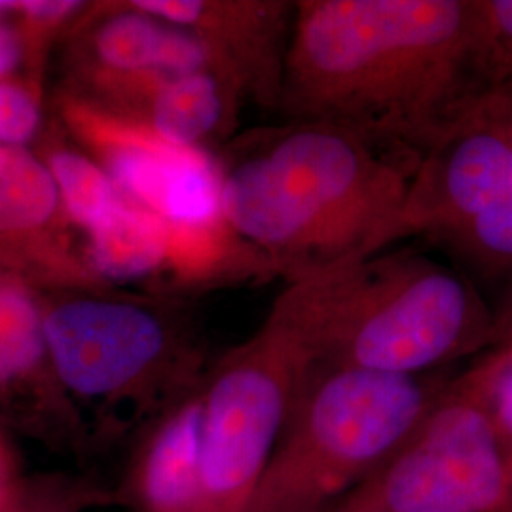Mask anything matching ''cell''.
Returning a JSON list of instances; mask_svg holds the SVG:
<instances>
[{"instance_id":"484cf974","label":"cell","mask_w":512,"mask_h":512,"mask_svg":"<svg viewBox=\"0 0 512 512\" xmlns=\"http://www.w3.org/2000/svg\"><path fill=\"white\" fill-rule=\"evenodd\" d=\"M507 512H512V507H511V509H509V511H507Z\"/></svg>"},{"instance_id":"ac0fdd59","label":"cell","mask_w":512,"mask_h":512,"mask_svg":"<svg viewBox=\"0 0 512 512\" xmlns=\"http://www.w3.org/2000/svg\"><path fill=\"white\" fill-rule=\"evenodd\" d=\"M442 245L480 274H512V173L501 200Z\"/></svg>"},{"instance_id":"8fae6325","label":"cell","mask_w":512,"mask_h":512,"mask_svg":"<svg viewBox=\"0 0 512 512\" xmlns=\"http://www.w3.org/2000/svg\"><path fill=\"white\" fill-rule=\"evenodd\" d=\"M0 266L33 285L92 291L84 247L74 239L54 177L33 150L0 143Z\"/></svg>"},{"instance_id":"ba28073f","label":"cell","mask_w":512,"mask_h":512,"mask_svg":"<svg viewBox=\"0 0 512 512\" xmlns=\"http://www.w3.org/2000/svg\"><path fill=\"white\" fill-rule=\"evenodd\" d=\"M61 116L129 202L167 228L209 232L228 226L219 162L207 150L167 143L78 95L61 99Z\"/></svg>"},{"instance_id":"4fadbf2b","label":"cell","mask_w":512,"mask_h":512,"mask_svg":"<svg viewBox=\"0 0 512 512\" xmlns=\"http://www.w3.org/2000/svg\"><path fill=\"white\" fill-rule=\"evenodd\" d=\"M202 429L203 384L156 420L135 452L118 499L133 512H207Z\"/></svg>"},{"instance_id":"7c38bea8","label":"cell","mask_w":512,"mask_h":512,"mask_svg":"<svg viewBox=\"0 0 512 512\" xmlns=\"http://www.w3.org/2000/svg\"><path fill=\"white\" fill-rule=\"evenodd\" d=\"M133 8L202 38L243 99L279 109L293 31L287 0H135Z\"/></svg>"},{"instance_id":"603a6c76","label":"cell","mask_w":512,"mask_h":512,"mask_svg":"<svg viewBox=\"0 0 512 512\" xmlns=\"http://www.w3.org/2000/svg\"><path fill=\"white\" fill-rule=\"evenodd\" d=\"M42 484L21 473V463L0 429V512H40Z\"/></svg>"},{"instance_id":"277c9868","label":"cell","mask_w":512,"mask_h":512,"mask_svg":"<svg viewBox=\"0 0 512 512\" xmlns=\"http://www.w3.org/2000/svg\"><path fill=\"white\" fill-rule=\"evenodd\" d=\"M446 384L311 363L249 512H329L418 429Z\"/></svg>"},{"instance_id":"6da1fadb","label":"cell","mask_w":512,"mask_h":512,"mask_svg":"<svg viewBox=\"0 0 512 512\" xmlns=\"http://www.w3.org/2000/svg\"><path fill=\"white\" fill-rule=\"evenodd\" d=\"M478 0H298L277 112L421 158L486 97Z\"/></svg>"},{"instance_id":"8992f818","label":"cell","mask_w":512,"mask_h":512,"mask_svg":"<svg viewBox=\"0 0 512 512\" xmlns=\"http://www.w3.org/2000/svg\"><path fill=\"white\" fill-rule=\"evenodd\" d=\"M313 361L272 313L203 382L207 512H249Z\"/></svg>"},{"instance_id":"5b68a950","label":"cell","mask_w":512,"mask_h":512,"mask_svg":"<svg viewBox=\"0 0 512 512\" xmlns=\"http://www.w3.org/2000/svg\"><path fill=\"white\" fill-rule=\"evenodd\" d=\"M55 376L92 439L118 437L133 418L164 412L196 391L202 351L171 304L74 294L44 298Z\"/></svg>"},{"instance_id":"44dd1931","label":"cell","mask_w":512,"mask_h":512,"mask_svg":"<svg viewBox=\"0 0 512 512\" xmlns=\"http://www.w3.org/2000/svg\"><path fill=\"white\" fill-rule=\"evenodd\" d=\"M42 124L40 93L33 82L0 80V143L25 147Z\"/></svg>"},{"instance_id":"30bf717a","label":"cell","mask_w":512,"mask_h":512,"mask_svg":"<svg viewBox=\"0 0 512 512\" xmlns=\"http://www.w3.org/2000/svg\"><path fill=\"white\" fill-rule=\"evenodd\" d=\"M0 429L55 452L90 450V431L55 376L44 338V296L0 266Z\"/></svg>"},{"instance_id":"52a82bcc","label":"cell","mask_w":512,"mask_h":512,"mask_svg":"<svg viewBox=\"0 0 512 512\" xmlns=\"http://www.w3.org/2000/svg\"><path fill=\"white\" fill-rule=\"evenodd\" d=\"M512 456L461 378L418 429L329 512H507Z\"/></svg>"},{"instance_id":"9a60e30c","label":"cell","mask_w":512,"mask_h":512,"mask_svg":"<svg viewBox=\"0 0 512 512\" xmlns=\"http://www.w3.org/2000/svg\"><path fill=\"white\" fill-rule=\"evenodd\" d=\"M88 48V80L220 73L215 55L202 38L131 4L118 8L93 27Z\"/></svg>"},{"instance_id":"5bb4252c","label":"cell","mask_w":512,"mask_h":512,"mask_svg":"<svg viewBox=\"0 0 512 512\" xmlns=\"http://www.w3.org/2000/svg\"><path fill=\"white\" fill-rule=\"evenodd\" d=\"M241 99L243 95L226 76L200 71L133 78L105 110L167 143L205 150V143L232 129Z\"/></svg>"},{"instance_id":"e0dca14e","label":"cell","mask_w":512,"mask_h":512,"mask_svg":"<svg viewBox=\"0 0 512 512\" xmlns=\"http://www.w3.org/2000/svg\"><path fill=\"white\" fill-rule=\"evenodd\" d=\"M63 207L74 228L88 234L118 209L124 194L109 173L88 154L67 147H52L46 154Z\"/></svg>"},{"instance_id":"7a4b0ae2","label":"cell","mask_w":512,"mask_h":512,"mask_svg":"<svg viewBox=\"0 0 512 512\" xmlns=\"http://www.w3.org/2000/svg\"><path fill=\"white\" fill-rule=\"evenodd\" d=\"M420 160L325 122L245 133L219 162L230 228L287 283L397 243Z\"/></svg>"},{"instance_id":"ffe728a7","label":"cell","mask_w":512,"mask_h":512,"mask_svg":"<svg viewBox=\"0 0 512 512\" xmlns=\"http://www.w3.org/2000/svg\"><path fill=\"white\" fill-rule=\"evenodd\" d=\"M461 380L486 408L499 439L512 456V346L495 353Z\"/></svg>"},{"instance_id":"d6986e66","label":"cell","mask_w":512,"mask_h":512,"mask_svg":"<svg viewBox=\"0 0 512 512\" xmlns=\"http://www.w3.org/2000/svg\"><path fill=\"white\" fill-rule=\"evenodd\" d=\"M476 52L484 93L512 97V0H478Z\"/></svg>"},{"instance_id":"d4e9b609","label":"cell","mask_w":512,"mask_h":512,"mask_svg":"<svg viewBox=\"0 0 512 512\" xmlns=\"http://www.w3.org/2000/svg\"><path fill=\"white\" fill-rule=\"evenodd\" d=\"M103 499L92 486L86 484H74V482H63L61 490H57L50 507L46 512H82L90 505H95Z\"/></svg>"},{"instance_id":"7402d4cb","label":"cell","mask_w":512,"mask_h":512,"mask_svg":"<svg viewBox=\"0 0 512 512\" xmlns=\"http://www.w3.org/2000/svg\"><path fill=\"white\" fill-rule=\"evenodd\" d=\"M74 0H0V18L10 19L31 38H46L84 10Z\"/></svg>"},{"instance_id":"3957f363","label":"cell","mask_w":512,"mask_h":512,"mask_svg":"<svg viewBox=\"0 0 512 512\" xmlns=\"http://www.w3.org/2000/svg\"><path fill=\"white\" fill-rule=\"evenodd\" d=\"M270 313L313 363L399 376L475 353L495 330L465 275L412 249H384L287 283Z\"/></svg>"},{"instance_id":"cb8c5ba5","label":"cell","mask_w":512,"mask_h":512,"mask_svg":"<svg viewBox=\"0 0 512 512\" xmlns=\"http://www.w3.org/2000/svg\"><path fill=\"white\" fill-rule=\"evenodd\" d=\"M33 38L10 19L0 18V80H21L23 67H29Z\"/></svg>"},{"instance_id":"2e32d148","label":"cell","mask_w":512,"mask_h":512,"mask_svg":"<svg viewBox=\"0 0 512 512\" xmlns=\"http://www.w3.org/2000/svg\"><path fill=\"white\" fill-rule=\"evenodd\" d=\"M84 253L99 281H147L169 274V230L124 196L109 219L86 234Z\"/></svg>"},{"instance_id":"9c48e42d","label":"cell","mask_w":512,"mask_h":512,"mask_svg":"<svg viewBox=\"0 0 512 512\" xmlns=\"http://www.w3.org/2000/svg\"><path fill=\"white\" fill-rule=\"evenodd\" d=\"M511 173L512 97L486 95L421 158L397 239L444 243L501 200Z\"/></svg>"}]
</instances>
